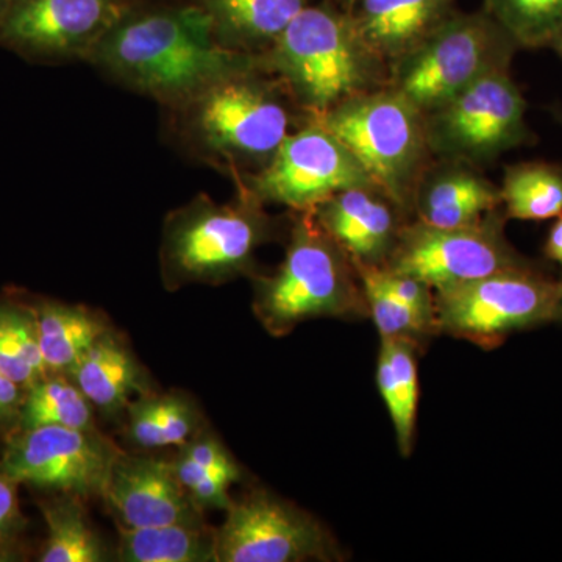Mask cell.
<instances>
[{
    "instance_id": "cell-34",
    "label": "cell",
    "mask_w": 562,
    "mask_h": 562,
    "mask_svg": "<svg viewBox=\"0 0 562 562\" xmlns=\"http://www.w3.org/2000/svg\"><path fill=\"white\" fill-rule=\"evenodd\" d=\"M16 482L0 473V536L18 519Z\"/></svg>"
},
{
    "instance_id": "cell-3",
    "label": "cell",
    "mask_w": 562,
    "mask_h": 562,
    "mask_svg": "<svg viewBox=\"0 0 562 562\" xmlns=\"http://www.w3.org/2000/svg\"><path fill=\"white\" fill-rule=\"evenodd\" d=\"M271 50L273 69L316 117L362 94L376 60L349 11L330 3L305 7Z\"/></svg>"
},
{
    "instance_id": "cell-29",
    "label": "cell",
    "mask_w": 562,
    "mask_h": 562,
    "mask_svg": "<svg viewBox=\"0 0 562 562\" xmlns=\"http://www.w3.org/2000/svg\"><path fill=\"white\" fill-rule=\"evenodd\" d=\"M484 11L519 49L549 47L562 27V0H484Z\"/></svg>"
},
{
    "instance_id": "cell-37",
    "label": "cell",
    "mask_w": 562,
    "mask_h": 562,
    "mask_svg": "<svg viewBox=\"0 0 562 562\" xmlns=\"http://www.w3.org/2000/svg\"><path fill=\"white\" fill-rule=\"evenodd\" d=\"M553 322L562 324V279L557 281V305H554Z\"/></svg>"
},
{
    "instance_id": "cell-39",
    "label": "cell",
    "mask_w": 562,
    "mask_h": 562,
    "mask_svg": "<svg viewBox=\"0 0 562 562\" xmlns=\"http://www.w3.org/2000/svg\"><path fill=\"white\" fill-rule=\"evenodd\" d=\"M11 0H0V24H2L3 18H5L7 10H9Z\"/></svg>"
},
{
    "instance_id": "cell-11",
    "label": "cell",
    "mask_w": 562,
    "mask_h": 562,
    "mask_svg": "<svg viewBox=\"0 0 562 562\" xmlns=\"http://www.w3.org/2000/svg\"><path fill=\"white\" fill-rule=\"evenodd\" d=\"M351 188L375 187L341 140L314 121L286 136L251 180L250 194L260 202L313 211Z\"/></svg>"
},
{
    "instance_id": "cell-21",
    "label": "cell",
    "mask_w": 562,
    "mask_h": 562,
    "mask_svg": "<svg viewBox=\"0 0 562 562\" xmlns=\"http://www.w3.org/2000/svg\"><path fill=\"white\" fill-rule=\"evenodd\" d=\"M416 347L408 339L382 338L376 362V383L394 424L403 457L412 453L416 432L419 405Z\"/></svg>"
},
{
    "instance_id": "cell-38",
    "label": "cell",
    "mask_w": 562,
    "mask_h": 562,
    "mask_svg": "<svg viewBox=\"0 0 562 562\" xmlns=\"http://www.w3.org/2000/svg\"><path fill=\"white\" fill-rule=\"evenodd\" d=\"M550 49L557 52L558 55L562 58V27L561 31L554 35L552 43H550Z\"/></svg>"
},
{
    "instance_id": "cell-12",
    "label": "cell",
    "mask_w": 562,
    "mask_h": 562,
    "mask_svg": "<svg viewBox=\"0 0 562 562\" xmlns=\"http://www.w3.org/2000/svg\"><path fill=\"white\" fill-rule=\"evenodd\" d=\"M120 457L110 442L91 430L43 425L24 428L9 443L0 473L16 483L87 498L105 494Z\"/></svg>"
},
{
    "instance_id": "cell-15",
    "label": "cell",
    "mask_w": 562,
    "mask_h": 562,
    "mask_svg": "<svg viewBox=\"0 0 562 562\" xmlns=\"http://www.w3.org/2000/svg\"><path fill=\"white\" fill-rule=\"evenodd\" d=\"M103 497L125 528L202 527L201 506L187 494L172 462L121 454Z\"/></svg>"
},
{
    "instance_id": "cell-40",
    "label": "cell",
    "mask_w": 562,
    "mask_h": 562,
    "mask_svg": "<svg viewBox=\"0 0 562 562\" xmlns=\"http://www.w3.org/2000/svg\"><path fill=\"white\" fill-rule=\"evenodd\" d=\"M336 2H338V5H341L344 10L350 11L357 0H336Z\"/></svg>"
},
{
    "instance_id": "cell-18",
    "label": "cell",
    "mask_w": 562,
    "mask_h": 562,
    "mask_svg": "<svg viewBox=\"0 0 562 562\" xmlns=\"http://www.w3.org/2000/svg\"><path fill=\"white\" fill-rule=\"evenodd\" d=\"M502 205L501 190L464 169L439 173L419 195L420 222L439 228L471 227Z\"/></svg>"
},
{
    "instance_id": "cell-27",
    "label": "cell",
    "mask_w": 562,
    "mask_h": 562,
    "mask_svg": "<svg viewBox=\"0 0 562 562\" xmlns=\"http://www.w3.org/2000/svg\"><path fill=\"white\" fill-rule=\"evenodd\" d=\"M20 416L24 428L61 425L91 430L92 405L72 382L44 376L29 387Z\"/></svg>"
},
{
    "instance_id": "cell-4",
    "label": "cell",
    "mask_w": 562,
    "mask_h": 562,
    "mask_svg": "<svg viewBox=\"0 0 562 562\" xmlns=\"http://www.w3.org/2000/svg\"><path fill=\"white\" fill-rule=\"evenodd\" d=\"M517 49L486 11L453 13L397 60L394 90L431 113L486 74L509 69Z\"/></svg>"
},
{
    "instance_id": "cell-32",
    "label": "cell",
    "mask_w": 562,
    "mask_h": 562,
    "mask_svg": "<svg viewBox=\"0 0 562 562\" xmlns=\"http://www.w3.org/2000/svg\"><path fill=\"white\" fill-rule=\"evenodd\" d=\"M181 457L195 462V464L201 465L206 471L232 473V475L239 476L238 465L235 464L231 454L225 452L224 447L216 439H194V441L188 442L184 446Z\"/></svg>"
},
{
    "instance_id": "cell-26",
    "label": "cell",
    "mask_w": 562,
    "mask_h": 562,
    "mask_svg": "<svg viewBox=\"0 0 562 562\" xmlns=\"http://www.w3.org/2000/svg\"><path fill=\"white\" fill-rule=\"evenodd\" d=\"M0 372L25 387L46 376L35 312L24 306L0 305Z\"/></svg>"
},
{
    "instance_id": "cell-23",
    "label": "cell",
    "mask_w": 562,
    "mask_h": 562,
    "mask_svg": "<svg viewBox=\"0 0 562 562\" xmlns=\"http://www.w3.org/2000/svg\"><path fill=\"white\" fill-rule=\"evenodd\" d=\"M502 205L509 220L541 222L562 214V166L527 161L506 168Z\"/></svg>"
},
{
    "instance_id": "cell-8",
    "label": "cell",
    "mask_w": 562,
    "mask_h": 562,
    "mask_svg": "<svg viewBox=\"0 0 562 562\" xmlns=\"http://www.w3.org/2000/svg\"><path fill=\"white\" fill-rule=\"evenodd\" d=\"M183 103L192 138L225 160L268 162L291 133L290 111L250 69L214 81Z\"/></svg>"
},
{
    "instance_id": "cell-35",
    "label": "cell",
    "mask_w": 562,
    "mask_h": 562,
    "mask_svg": "<svg viewBox=\"0 0 562 562\" xmlns=\"http://www.w3.org/2000/svg\"><path fill=\"white\" fill-rule=\"evenodd\" d=\"M20 384L0 372V422H9L21 414L22 395Z\"/></svg>"
},
{
    "instance_id": "cell-7",
    "label": "cell",
    "mask_w": 562,
    "mask_h": 562,
    "mask_svg": "<svg viewBox=\"0 0 562 562\" xmlns=\"http://www.w3.org/2000/svg\"><path fill=\"white\" fill-rule=\"evenodd\" d=\"M554 305L557 280L522 266L435 291L436 328L491 350L514 333L552 324Z\"/></svg>"
},
{
    "instance_id": "cell-14",
    "label": "cell",
    "mask_w": 562,
    "mask_h": 562,
    "mask_svg": "<svg viewBox=\"0 0 562 562\" xmlns=\"http://www.w3.org/2000/svg\"><path fill=\"white\" fill-rule=\"evenodd\" d=\"M216 561L299 562L335 557L327 532L308 514L255 492L227 508L214 532Z\"/></svg>"
},
{
    "instance_id": "cell-41",
    "label": "cell",
    "mask_w": 562,
    "mask_h": 562,
    "mask_svg": "<svg viewBox=\"0 0 562 562\" xmlns=\"http://www.w3.org/2000/svg\"><path fill=\"white\" fill-rule=\"evenodd\" d=\"M552 113H553V116L557 117V120L560 121L562 124V110L561 109L552 110Z\"/></svg>"
},
{
    "instance_id": "cell-31",
    "label": "cell",
    "mask_w": 562,
    "mask_h": 562,
    "mask_svg": "<svg viewBox=\"0 0 562 562\" xmlns=\"http://www.w3.org/2000/svg\"><path fill=\"white\" fill-rule=\"evenodd\" d=\"M161 432L165 447L190 441L195 428V414L191 406L177 395L161 397Z\"/></svg>"
},
{
    "instance_id": "cell-33",
    "label": "cell",
    "mask_w": 562,
    "mask_h": 562,
    "mask_svg": "<svg viewBox=\"0 0 562 562\" xmlns=\"http://www.w3.org/2000/svg\"><path fill=\"white\" fill-rule=\"evenodd\" d=\"M238 479L239 476L232 475V473H209L198 483L192 484L188 492L198 506L227 509L232 505L228 487Z\"/></svg>"
},
{
    "instance_id": "cell-17",
    "label": "cell",
    "mask_w": 562,
    "mask_h": 562,
    "mask_svg": "<svg viewBox=\"0 0 562 562\" xmlns=\"http://www.w3.org/2000/svg\"><path fill=\"white\" fill-rule=\"evenodd\" d=\"M457 0H357L349 11L376 58L401 60L447 18Z\"/></svg>"
},
{
    "instance_id": "cell-1",
    "label": "cell",
    "mask_w": 562,
    "mask_h": 562,
    "mask_svg": "<svg viewBox=\"0 0 562 562\" xmlns=\"http://www.w3.org/2000/svg\"><path fill=\"white\" fill-rule=\"evenodd\" d=\"M90 58L133 90L176 103L190 101L214 81L251 69L249 58L217 41L201 5L127 13Z\"/></svg>"
},
{
    "instance_id": "cell-13",
    "label": "cell",
    "mask_w": 562,
    "mask_h": 562,
    "mask_svg": "<svg viewBox=\"0 0 562 562\" xmlns=\"http://www.w3.org/2000/svg\"><path fill=\"white\" fill-rule=\"evenodd\" d=\"M127 13L124 0H11L0 46L35 61L91 57Z\"/></svg>"
},
{
    "instance_id": "cell-30",
    "label": "cell",
    "mask_w": 562,
    "mask_h": 562,
    "mask_svg": "<svg viewBox=\"0 0 562 562\" xmlns=\"http://www.w3.org/2000/svg\"><path fill=\"white\" fill-rule=\"evenodd\" d=\"M162 402L160 398H147L131 408V436L143 449L165 447L161 432Z\"/></svg>"
},
{
    "instance_id": "cell-22",
    "label": "cell",
    "mask_w": 562,
    "mask_h": 562,
    "mask_svg": "<svg viewBox=\"0 0 562 562\" xmlns=\"http://www.w3.org/2000/svg\"><path fill=\"white\" fill-rule=\"evenodd\" d=\"M40 347L47 371L68 372L92 344L109 331L98 314L81 306L43 303L35 312Z\"/></svg>"
},
{
    "instance_id": "cell-5",
    "label": "cell",
    "mask_w": 562,
    "mask_h": 562,
    "mask_svg": "<svg viewBox=\"0 0 562 562\" xmlns=\"http://www.w3.org/2000/svg\"><path fill=\"white\" fill-rule=\"evenodd\" d=\"M422 111L401 92H362L316 117L357 158L373 187L405 202L419 169L427 131Z\"/></svg>"
},
{
    "instance_id": "cell-2",
    "label": "cell",
    "mask_w": 562,
    "mask_h": 562,
    "mask_svg": "<svg viewBox=\"0 0 562 562\" xmlns=\"http://www.w3.org/2000/svg\"><path fill=\"white\" fill-rule=\"evenodd\" d=\"M350 262L314 213L299 221L280 268L258 283L255 313L266 330L281 336L314 317L369 314Z\"/></svg>"
},
{
    "instance_id": "cell-42",
    "label": "cell",
    "mask_w": 562,
    "mask_h": 562,
    "mask_svg": "<svg viewBox=\"0 0 562 562\" xmlns=\"http://www.w3.org/2000/svg\"><path fill=\"white\" fill-rule=\"evenodd\" d=\"M10 558H9V554H7L5 552H3V550H0V562L2 561H9Z\"/></svg>"
},
{
    "instance_id": "cell-28",
    "label": "cell",
    "mask_w": 562,
    "mask_h": 562,
    "mask_svg": "<svg viewBox=\"0 0 562 562\" xmlns=\"http://www.w3.org/2000/svg\"><path fill=\"white\" fill-rule=\"evenodd\" d=\"M353 266L360 279L369 316L382 338L408 339L417 346L432 333H438L435 317L417 312L383 286L376 266Z\"/></svg>"
},
{
    "instance_id": "cell-20",
    "label": "cell",
    "mask_w": 562,
    "mask_h": 562,
    "mask_svg": "<svg viewBox=\"0 0 562 562\" xmlns=\"http://www.w3.org/2000/svg\"><path fill=\"white\" fill-rule=\"evenodd\" d=\"M68 373L92 406L114 413L139 387V369L131 351L110 331L81 355Z\"/></svg>"
},
{
    "instance_id": "cell-19",
    "label": "cell",
    "mask_w": 562,
    "mask_h": 562,
    "mask_svg": "<svg viewBox=\"0 0 562 562\" xmlns=\"http://www.w3.org/2000/svg\"><path fill=\"white\" fill-rule=\"evenodd\" d=\"M308 0H202L214 35L227 49H249L279 38Z\"/></svg>"
},
{
    "instance_id": "cell-9",
    "label": "cell",
    "mask_w": 562,
    "mask_h": 562,
    "mask_svg": "<svg viewBox=\"0 0 562 562\" xmlns=\"http://www.w3.org/2000/svg\"><path fill=\"white\" fill-rule=\"evenodd\" d=\"M525 114L527 102L509 69L494 70L431 111L427 143L450 158L491 161L531 143Z\"/></svg>"
},
{
    "instance_id": "cell-10",
    "label": "cell",
    "mask_w": 562,
    "mask_h": 562,
    "mask_svg": "<svg viewBox=\"0 0 562 562\" xmlns=\"http://www.w3.org/2000/svg\"><path fill=\"white\" fill-rule=\"evenodd\" d=\"M532 262L503 235V217L492 213L471 227L439 228L417 222L398 232L383 268L416 277L432 292Z\"/></svg>"
},
{
    "instance_id": "cell-24",
    "label": "cell",
    "mask_w": 562,
    "mask_h": 562,
    "mask_svg": "<svg viewBox=\"0 0 562 562\" xmlns=\"http://www.w3.org/2000/svg\"><path fill=\"white\" fill-rule=\"evenodd\" d=\"M120 560L125 562L216 561L214 532L192 525L122 528Z\"/></svg>"
},
{
    "instance_id": "cell-16",
    "label": "cell",
    "mask_w": 562,
    "mask_h": 562,
    "mask_svg": "<svg viewBox=\"0 0 562 562\" xmlns=\"http://www.w3.org/2000/svg\"><path fill=\"white\" fill-rule=\"evenodd\" d=\"M373 191L375 188H351L313 210L321 227L353 265L383 266L401 232L390 203Z\"/></svg>"
},
{
    "instance_id": "cell-36",
    "label": "cell",
    "mask_w": 562,
    "mask_h": 562,
    "mask_svg": "<svg viewBox=\"0 0 562 562\" xmlns=\"http://www.w3.org/2000/svg\"><path fill=\"white\" fill-rule=\"evenodd\" d=\"M543 251L549 260L558 262L562 266V214L553 222L549 235H547L546 244H543Z\"/></svg>"
},
{
    "instance_id": "cell-6",
    "label": "cell",
    "mask_w": 562,
    "mask_h": 562,
    "mask_svg": "<svg viewBox=\"0 0 562 562\" xmlns=\"http://www.w3.org/2000/svg\"><path fill=\"white\" fill-rule=\"evenodd\" d=\"M260 201L249 198L221 205L201 195L166 222L161 261L166 280L214 283L249 268L269 227Z\"/></svg>"
},
{
    "instance_id": "cell-25",
    "label": "cell",
    "mask_w": 562,
    "mask_h": 562,
    "mask_svg": "<svg viewBox=\"0 0 562 562\" xmlns=\"http://www.w3.org/2000/svg\"><path fill=\"white\" fill-rule=\"evenodd\" d=\"M47 541L41 553L43 562H101L105 560L101 539L88 524L79 497L44 503Z\"/></svg>"
}]
</instances>
